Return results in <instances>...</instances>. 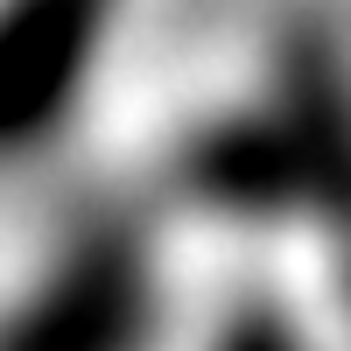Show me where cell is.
<instances>
[{"label":"cell","mask_w":351,"mask_h":351,"mask_svg":"<svg viewBox=\"0 0 351 351\" xmlns=\"http://www.w3.org/2000/svg\"><path fill=\"white\" fill-rule=\"evenodd\" d=\"M134 0H0V183L43 176L84 134Z\"/></svg>","instance_id":"obj_1"}]
</instances>
